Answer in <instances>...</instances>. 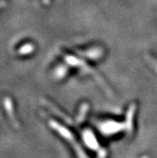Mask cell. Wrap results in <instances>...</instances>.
<instances>
[{
    "label": "cell",
    "instance_id": "6da1fadb",
    "mask_svg": "<svg viewBox=\"0 0 157 158\" xmlns=\"http://www.w3.org/2000/svg\"><path fill=\"white\" fill-rule=\"evenodd\" d=\"M49 124H50V126L54 129V130H55L56 132H58V133H59L63 137H64L67 141H69V142H71V143H73V147H74L75 151L77 152V154L79 155L80 158H87L86 155H85V154L83 153L81 148L79 146V144H77L76 142H74V136H73V135L71 134V133L67 130V129H65L64 127H63L62 125H60L58 122L53 121V120H50Z\"/></svg>",
    "mask_w": 157,
    "mask_h": 158
},
{
    "label": "cell",
    "instance_id": "7a4b0ae2",
    "mask_svg": "<svg viewBox=\"0 0 157 158\" xmlns=\"http://www.w3.org/2000/svg\"><path fill=\"white\" fill-rule=\"evenodd\" d=\"M4 106H5L6 113H7L8 117H9V119L10 120V123L12 124V126L14 128H17L18 127V123H17V120L15 118V114H14L13 104H12V102H11L10 98L6 97L4 98Z\"/></svg>",
    "mask_w": 157,
    "mask_h": 158
},
{
    "label": "cell",
    "instance_id": "3957f363",
    "mask_svg": "<svg viewBox=\"0 0 157 158\" xmlns=\"http://www.w3.org/2000/svg\"><path fill=\"white\" fill-rule=\"evenodd\" d=\"M82 136H83V140L84 142L86 143L87 146L92 149V150H97L98 152H104L103 150L99 149L98 147V144H97V141L95 137V135L89 131V130H86L83 134H82Z\"/></svg>",
    "mask_w": 157,
    "mask_h": 158
},
{
    "label": "cell",
    "instance_id": "277c9868",
    "mask_svg": "<svg viewBox=\"0 0 157 158\" xmlns=\"http://www.w3.org/2000/svg\"><path fill=\"white\" fill-rule=\"evenodd\" d=\"M123 126H124L123 124H119L114 121H109L101 125V131L106 135H112L120 131L123 128Z\"/></svg>",
    "mask_w": 157,
    "mask_h": 158
},
{
    "label": "cell",
    "instance_id": "5b68a950",
    "mask_svg": "<svg viewBox=\"0 0 157 158\" xmlns=\"http://www.w3.org/2000/svg\"><path fill=\"white\" fill-rule=\"evenodd\" d=\"M134 108H135V106L134 105H132L131 107H130V109H129V112H128V114H127V120H126V124H125V126H126V128H127V131L128 132H132V129H133V126H132V124H133V118H134Z\"/></svg>",
    "mask_w": 157,
    "mask_h": 158
},
{
    "label": "cell",
    "instance_id": "8992f818",
    "mask_svg": "<svg viewBox=\"0 0 157 158\" xmlns=\"http://www.w3.org/2000/svg\"><path fill=\"white\" fill-rule=\"evenodd\" d=\"M87 109H88V105L87 104H85V105L83 104L81 106V112H80V116H79V123H81L83 120V118L85 117V114H86Z\"/></svg>",
    "mask_w": 157,
    "mask_h": 158
}]
</instances>
